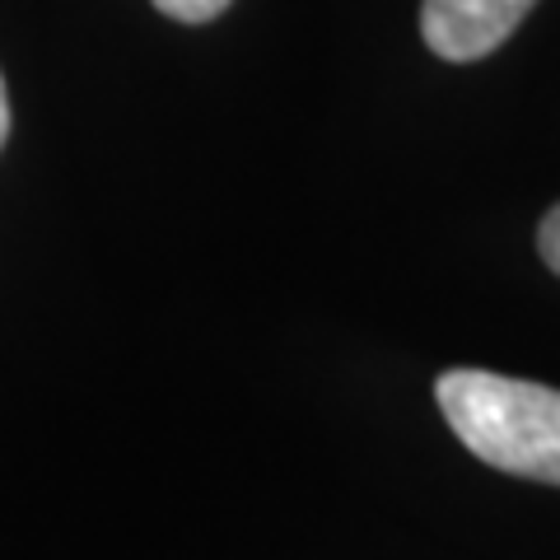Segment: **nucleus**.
I'll use <instances>...</instances> for the list:
<instances>
[{"label": "nucleus", "instance_id": "f03ea898", "mask_svg": "<svg viewBox=\"0 0 560 560\" xmlns=\"http://www.w3.org/2000/svg\"><path fill=\"white\" fill-rule=\"evenodd\" d=\"M537 0H420V38L444 61H481L528 20Z\"/></svg>", "mask_w": 560, "mask_h": 560}, {"label": "nucleus", "instance_id": "f257e3e1", "mask_svg": "<svg viewBox=\"0 0 560 560\" xmlns=\"http://www.w3.org/2000/svg\"><path fill=\"white\" fill-rule=\"evenodd\" d=\"M448 430L486 467L560 486V393L490 370H448L434 383Z\"/></svg>", "mask_w": 560, "mask_h": 560}, {"label": "nucleus", "instance_id": "39448f33", "mask_svg": "<svg viewBox=\"0 0 560 560\" xmlns=\"http://www.w3.org/2000/svg\"><path fill=\"white\" fill-rule=\"evenodd\" d=\"M10 136V98H5V80H0V145Z\"/></svg>", "mask_w": 560, "mask_h": 560}, {"label": "nucleus", "instance_id": "20e7f679", "mask_svg": "<svg viewBox=\"0 0 560 560\" xmlns=\"http://www.w3.org/2000/svg\"><path fill=\"white\" fill-rule=\"evenodd\" d=\"M537 248H541V257H547V267L560 276V206H551V210H547V220H541Z\"/></svg>", "mask_w": 560, "mask_h": 560}, {"label": "nucleus", "instance_id": "7ed1b4c3", "mask_svg": "<svg viewBox=\"0 0 560 560\" xmlns=\"http://www.w3.org/2000/svg\"><path fill=\"white\" fill-rule=\"evenodd\" d=\"M154 10H164L178 24H210L215 14L230 10V0H154Z\"/></svg>", "mask_w": 560, "mask_h": 560}]
</instances>
